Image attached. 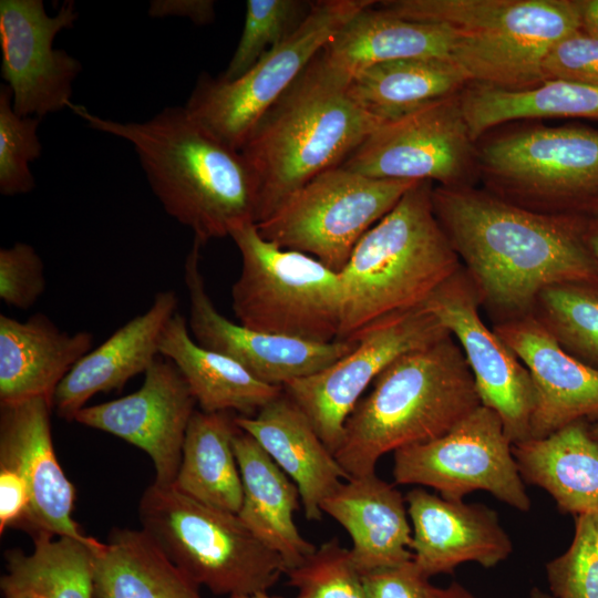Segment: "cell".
Returning a JSON list of instances; mask_svg holds the SVG:
<instances>
[{
  "mask_svg": "<svg viewBox=\"0 0 598 598\" xmlns=\"http://www.w3.org/2000/svg\"><path fill=\"white\" fill-rule=\"evenodd\" d=\"M434 214L495 322L534 312L551 286L598 281L584 214L546 213L467 185L437 186Z\"/></svg>",
  "mask_w": 598,
  "mask_h": 598,
  "instance_id": "1",
  "label": "cell"
},
{
  "mask_svg": "<svg viewBox=\"0 0 598 598\" xmlns=\"http://www.w3.org/2000/svg\"><path fill=\"white\" fill-rule=\"evenodd\" d=\"M90 127L130 142L164 210L202 245L255 223L258 187L241 153L217 138L183 106L143 122H118L70 107Z\"/></svg>",
  "mask_w": 598,
  "mask_h": 598,
  "instance_id": "2",
  "label": "cell"
},
{
  "mask_svg": "<svg viewBox=\"0 0 598 598\" xmlns=\"http://www.w3.org/2000/svg\"><path fill=\"white\" fill-rule=\"evenodd\" d=\"M321 51L259 118L239 151L257 182L256 224L312 178L340 166L383 123L351 99V75L330 65Z\"/></svg>",
  "mask_w": 598,
  "mask_h": 598,
  "instance_id": "3",
  "label": "cell"
},
{
  "mask_svg": "<svg viewBox=\"0 0 598 598\" xmlns=\"http://www.w3.org/2000/svg\"><path fill=\"white\" fill-rule=\"evenodd\" d=\"M481 403L451 336L396 358L350 414L334 456L349 477L375 473L386 453L436 439Z\"/></svg>",
  "mask_w": 598,
  "mask_h": 598,
  "instance_id": "4",
  "label": "cell"
},
{
  "mask_svg": "<svg viewBox=\"0 0 598 598\" xmlns=\"http://www.w3.org/2000/svg\"><path fill=\"white\" fill-rule=\"evenodd\" d=\"M432 183L417 182L357 244L339 272L338 340H352L391 315L422 303L461 267L432 205Z\"/></svg>",
  "mask_w": 598,
  "mask_h": 598,
  "instance_id": "5",
  "label": "cell"
},
{
  "mask_svg": "<svg viewBox=\"0 0 598 598\" xmlns=\"http://www.w3.org/2000/svg\"><path fill=\"white\" fill-rule=\"evenodd\" d=\"M385 12L442 23L454 33L452 60L470 84L509 91L544 83L543 62L563 38L580 31L577 0H393Z\"/></svg>",
  "mask_w": 598,
  "mask_h": 598,
  "instance_id": "6",
  "label": "cell"
},
{
  "mask_svg": "<svg viewBox=\"0 0 598 598\" xmlns=\"http://www.w3.org/2000/svg\"><path fill=\"white\" fill-rule=\"evenodd\" d=\"M142 530L197 586L219 596L268 591L282 558L235 513L204 504L174 484L153 483L138 503Z\"/></svg>",
  "mask_w": 598,
  "mask_h": 598,
  "instance_id": "7",
  "label": "cell"
},
{
  "mask_svg": "<svg viewBox=\"0 0 598 598\" xmlns=\"http://www.w3.org/2000/svg\"><path fill=\"white\" fill-rule=\"evenodd\" d=\"M229 237L241 258L231 287L238 323L313 342L338 340L343 303L339 272L307 254L268 241L255 223L235 227Z\"/></svg>",
  "mask_w": 598,
  "mask_h": 598,
  "instance_id": "8",
  "label": "cell"
},
{
  "mask_svg": "<svg viewBox=\"0 0 598 598\" xmlns=\"http://www.w3.org/2000/svg\"><path fill=\"white\" fill-rule=\"evenodd\" d=\"M372 0L313 1L301 25L233 81L200 74L184 106L206 130L240 151L267 110L307 65Z\"/></svg>",
  "mask_w": 598,
  "mask_h": 598,
  "instance_id": "9",
  "label": "cell"
},
{
  "mask_svg": "<svg viewBox=\"0 0 598 598\" xmlns=\"http://www.w3.org/2000/svg\"><path fill=\"white\" fill-rule=\"evenodd\" d=\"M416 183L372 178L337 166L312 178L256 225L268 241L340 272L361 238Z\"/></svg>",
  "mask_w": 598,
  "mask_h": 598,
  "instance_id": "10",
  "label": "cell"
},
{
  "mask_svg": "<svg viewBox=\"0 0 598 598\" xmlns=\"http://www.w3.org/2000/svg\"><path fill=\"white\" fill-rule=\"evenodd\" d=\"M477 164L503 196L520 206L584 215L598 208V131L561 126L515 132L485 144Z\"/></svg>",
  "mask_w": 598,
  "mask_h": 598,
  "instance_id": "11",
  "label": "cell"
},
{
  "mask_svg": "<svg viewBox=\"0 0 598 598\" xmlns=\"http://www.w3.org/2000/svg\"><path fill=\"white\" fill-rule=\"evenodd\" d=\"M512 446L499 415L480 405L445 434L393 452L394 483L432 487L448 499L486 491L526 513L532 502Z\"/></svg>",
  "mask_w": 598,
  "mask_h": 598,
  "instance_id": "12",
  "label": "cell"
},
{
  "mask_svg": "<svg viewBox=\"0 0 598 598\" xmlns=\"http://www.w3.org/2000/svg\"><path fill=\"white\" fill-rule=\"evenodd\" d=\"M448 334L422 306L391 315L352 339L358 344L350 352L313 374L286 383L283 392L336 454L346 423L370 383L400 355Z\"/></svg>",
  "mask_w": 598,
  "mask_h": 598,
  "instance_id": "13",
  "label": "cell"
},
{
  "mask_svg": "<svg viewBox=\"0 0 598 598\" xmlns=\"http://www.w3.org/2000/svg\"><path fill=\"white\" fill-rule=\"evenodd\" d=\"M473 143L460 92L384 121L340 166L372 178L462 186Z\"/></svg>",
  "mask_w": 598,
  "mask_h": 598,
  "instance_id": "14",
  "label": "cell"
},
{
  "mask_svg": "<svg viewBox=\"0 0 598 598\" xmlns=\"http://www.w3.org/2000/svg\"><path fill=\"white\" fill-rule=\"evenodd\" d=\"M477 291L461 267L422 303L457 341L481 403L495 411L512 444L529 439L535 406L532 378L480 313Z\"/></svg>",
  "mask_w": 598,
  "mask_h": 598,
  "instance_id": "15",
  "label": "cell"
},
{
  "mask_svg": "<svg viewBox=\"0 0 598 598\" xmlns=\"http://www.w3.org/2000/svg\"><path fill=\"white\" fill-rule=\"evenodd\" d=\"M74 1L66 0L49 16L42 0L0 1L1 75L21 116H43L71 107L72 84L81 62L54 49V38L75 24Z\"/></svg>",
  "mask_w": 598,
  "mask_h": 598,
  "instance_id": "16",
  "label": "cell"
},
{
  "mask_svg": "<svg viewBox=\"0 0 598 598\" xmlns=\"http://www.w3.org/2000/svg\"><path fill=\"white\" fill-rule=\"evenodd\" d=\"M202 244L194 239L184 264L188 329L202 347L235 360L260 381L283 386L313 374L350 352L358 340L328 343L260 332L236 323L214 306L200 268Z\"/></svg>",
  "mask_w": 598,
  "mask_h": 598,
  "instance_id": "17",
  "label": "cell"
},
{
  "mask_svg": "<svg viewBox=\"0 0 598 598\" xmlns=\"http://www.w3.org/2000/svg\"><path fill=\"white\" fill-rule=\"evenodd\" d=\"M196 400L176 365L157 358L141 388L109 402L86 405L73 421L117 436L152 460L159 485H173Z\"/></svg>",
  "mask_w": 598,
  "mask_h": 598,
  "instance_id": "18",
  "label": "cell"
},
{
  "mask_svg": "<svg viewBox=\"0 0 598 598\" xmlns=\"http://www.w3.org/2000/svg\"><path fill=\"white\" fill-rule=\"evenodd\" d=\"M52 408L48 398L1 405L0 465L17 471L27 484L30 511L24 529L33 537H69L99 549L103 543L82 533L72 518L75 489L54 452Z\"/></svg>",
  "mask_w": 598,
  "mask_h": 598,
  "instance_id": "19",
  "label": "cell"
},
{
  "mask_svg": "<svg viewBox=\"0 0 598 598\" xmlns=\"http://www.w3.org/2000/svg\"><path fill=\"white\" fill-rule=\"evenodd\" d=\"M492 328L532 378L535 406L529 439L598 417V369L564 349L534 312L495 322Z\"/></svg>",
  "mask_w": 598,
  "mask_h": 598,
  "instance_id": "20",
  "label": "cell"
},
{
  "mask_svg": "<svg viewBox=\"0 0 598 598\" xmlns=\"http://www.w3.org/2000/svg\"><path fill=\"white\" fill-rule=\"evenodd\" d=\"M412 527L413 561L429 579L452 574L466 561L497 566L513 551V543L492 508L448 499L422 487L405 496Z\"/></svg>",
  "mask_w": 598,
  "mask_h": 598,
  "instance_id": "21",
  "label": "cell"
},
{
  "mask_svg": "<svg viewBox=\"0 0 598 598\" xmlns=\"http://www.w3.org/2000/svg\"><path fill=\"white\" fill-rule=\"evenodd\" d=\"M177 306L174 290L158 291L145 312L82 357L55 389L52 405L58 415L73 421L95 394L120 390L135 375L145 373L161 355L162 337Z\"/></svg>",
  "mask_w": 598,
  "mask_h": 598,
  "instance_id": "22",
  "label": "cell"
},
{
  "mask_svg": "<svg viewBox=\"0 0 598 598\" xmlns=\"http://www.w3.org/2000/svg\"><path fill=\"white\" fill-rule=\"evenodd\" d=\"M235 421L296 484L305 517L321 520L323 501L349 476L300 408L282 391L255 415Z\"/></svg>",
  "mask_w": 598,
  "mask_h": 598,
  "instance_id": "23",
  "label": "cell"
},
{
  "mask_svg": "<svg viewBox=\"0 0 598 598\" xmlns=\"http://www.w3.org/2000/svg\"><path fill=\"white\" fill-rule=\"evenodd\" d=\"M321 511L349 534L351 558L361 575L413 558L405 497L375 473L346 480Z\"/></svg>",
  "mask_w": 598,
  "mask_h": 598,
  "instance_id": "24",
  "label": "cell"
},
{
  "mask_svg": "<svg viewBox=\"0 0 598 598\" xmlns=\"http://www.w3.org/2000/svg\"><path fill=\"white\" fill-rule=\"evenodd\" d=\"M89 331L61 330L44 313L25 321L0 315V405L53 399L73 365L93 349Z\"/></svg>",
  "mask_w": 598,
  "mask_h": 598,
  "instance_id": "25",
  "label": "cell"
},
{
  "mask_svg": "<svg viewBox=\"0 0 598 598\" xmlns=\"http://www.w3.org/2000/svg\"><path fill=\"white\" fill-rule=\"evenodd\" d=\"M233 444L243 484L237 515L261 543L282 558L288 571L317 549L295 523L293 514L301 503L299 491L249 434L239 429Z\"/></svg>",
  "mask_w": 598,
  "mask_h": 598,
  "instance_id": "26",
  "label": "cell"
},
{
  "mask_svg": "<svg viewBox=\"0 0 598 598\" xmlns=\"http://www.w3.org/2000/svg\"><path fill=\"white\" fill-rule=\"evenodd\" d=\"M512 451L523 481L545 489L561 514H598V440L586 420Z\"/></svg>",
  "mask_w": 598,
  "mask_h": 598,
  "instance_id": "27",
  "label": "cell"
},
{
  "mask_svg": "<svg viewBox=\"0 0 598 598\" xmlns=\"http://www.w3.org/2000/svg\"><path fill=\"white\" fill-rule=\"evenodd\" d=\"M185 379L200 411L252 416L282 393L229 357L199 346L178 312L167 323L159 347Z\"/></svg>",
  "mask_w": 598,
  "mask_h": 598,
  "instance_id": "28",
  "label": "cell"
},
{
  "mask_svg": "<svg viewBox=\"0 0 598 598\" xmlns=\"http://www.w3.org/2000/svg\"><path fill=\"white\" fill-rule=\"evenodd\" d=\"M374 6L359 12L322 49L330 65L352 75L393 60L450 59L455 39L450 27L402 19Z\"/></svg>",
  "mask_w": 598,
  "mask_h": 598,
  "instance_id": "29",
  "label": "cell"
},
{
  "mask_svg": "<svg viewBox=\"0 0 598 598\" xmlns=\"http://www.w3.org/2000/svg\"><path fill=\"white\" fill-rule=\"evenodd\" d=\"M141 529H113L93 550L94 598H203Z\"/></svg>",
  "mask_w": 598,
  "mask_h": 598,
  "instance_id": "30",
  "label": "cell"
},
{
  "mask_svg": "<svg viewBox=\"0 0 598 598\" xmlns=\"http://www.w3.org/2000/svg\"><path fill=\"white\" fill-rule=\"evenodd\" d=\"M465 73L450 59L412 58L378 63L350 78L348 93L383 122L463 91Z\"/></svg>",
  "mask_w": 598,
  "mask_h": 598,
  "instance_id": "31",
  "label": "cell"
},
{
  "mask_svg": "<svg viewBox=\"0 0 598 598\" xmlns=\"http://www.w3.org/2000/svg\"><path fill=\"white\" fill-rule=\"evenodd\" d=\"M238 430L229 412L195 411L174 485L204 504L238 514L243 484L233 444Z\"/></svg>",
  "mask_w": 598,
  "mask_h": 598,
  "instance_id": "32",
  "label": "cell"
},
{
  "mask_svg": "<svg viewBox=\"0 0 598 598\" xmlns=\"http://www.w3.org/2000/svg\"><path fill=\"white\" fill-rule=\"evenodd\" d=\"M461 105L472 140L499 124L543 117L598 121V86L546 81L535 87L509 91L471 84L461 92Z\"/></svg>",
  "mask_w": 598,
  "mask_h": 598,
  "instance_id": "33",
  "label": "cell"
},
{
  "mask_svg": "<svg viewBox=\"0 0 598 598\" xmlns=\"http://www.w3.org/2000/svg\"><path fill=\"white\" fill-rule=\"evenodd\" d=\"M34 538L30 554L10 550L6 554L2 594L24 592L38 598H94L93 550L69 537Z\"/></svg>",
  "mask_w": 598,
  "mask_h": 598,
  "instance_id": "34",
  "label": "cell"
},
{
  "mask_svg": "<svg viewBox=\"0 0 598 598\" xmlns=\"http://www.w3.org/2000/svg\"><path fill=\"white\" fill-rule=\"evenodd\" d=\"M534 315L564 349L598 369V281L544 289Z\"/></svg>",
  "mask_w": 598,
  "mask_h": 598,
  "instance_id": "35",
  "label": "cell"
},
{
  "mask_svg": "<svg viewBox=\"0 0 598 598\" xmlns=\"http://www.w3.org/2000/svg\"><path fill=\"white\" fill-rule=\"evenodd\" d=\"M313 1L248 0L244 28L226 71L233 81L245 74L268 50L288 39L303 22Z\"/></svg>",
  "mask_w": 598,
  "mask_h": 598,
  "instance_id": "36",
  "label": "cell"
},
{
  "mask_svg": "<svg viewBox=\"0 0 598 598\" xmlns=\"http://www.w3.org/2000/svg\"><path fill=\"white\" fill-rule=\"evenodd\" d=\"M41 118L21 116L12 107V93L0 86V193L14 196L30 193L35 181L30 163L41 156L38 136Z\"/></svg>",
  "mask_w": 598,
  "mask_h": 598,
  "instance_id": "37",
  "label": "cell"
},
{
  "mask_svg": "<svg viewBox=\"0 0 598 598\" xmlns=\"http://www.w3.org/2000/svg\"><path fill=\"white\" fill-rule=\"evenodd\" d=\"M296 598H367L350 549L337 538L321 544L302 564L286 573Z\"/></svg>",
  "mask_w": 598,
  "mask_h": 598,
  "instance_id": "38",
  "label": "cell"
},
{
  "mask_svg": "<svg viewBox=\"0 0 598 598\" xmlns=\"http://www.w3.org/2000/svg\"><path fill=\"white\" fill-rule=\"evenodd\" d=\"M573 540L546 565L553 598H598V514L575 516Z\"/></svg>",
  "mask_w": 598,
  "mask_h": 598,
  "instance_id": "39",
  "label": "cell"
},
{
  "mask_svg": "<svg viewBox=\"0 0 598 598\" xmlns=\"http://www.w3.org/2000/svg\"><path fill=\"white\" fill-rule=\"evenodd\" d=\"M44 265L27 243L0 249V298L17 309L31 308L45 290Z\"/></svg>",
  "mask_w": 598,
  "mask_h": 598,
  "instance_id": "40",
  "label": "cell"
},
{
  "mask_svg": "<svg viewBox=\"0 0 598 598\" xmlns=\"http://www.w3.org/2000/svg\"><path fill=\"white\" fill-rule=\"evenodd\" d=\"M542 70L544 82L598 86V39L581 30L563 38L547 53Z\"/></svg>",
  "mask_w": 598,
  "mask_h": 598,
  "instance_id": "41",
  "label": "cell"
},
{
  "mask_svg": "<svg viewBox=\"0 0 598 598\" xmlns=\"http://www.w3.org/2000/svg\"><path fill=\"white\" fill-rule=\"evenodd\" d=\"M367 598H429V578L413 559L362 574Z\"/></svg>",
  "mask_w": 598,
  "mask_h": 598,
  "instance_id": "42",
  "label": "cell"
},
{
  "mask_svg": "<svg viewBox=\"0 0 598 598\" xmlns=\"http://www.w3.org/2000/svg\"><path fill=\"white\" fill-rule=\"evenodd\" d=\"M30 511V495L22 476L0 465V533L7 528L25 527Z\"/></svg>",
  "mask_w": 598,
  "mask_h": 598,
  "instance_id": "43",
  "label": "cell"
},
{
  "mask_svg": "<svg viewBox=\"0 0 598 598\" xmlns=\"http://www.w3.org/2000/svg\"><path fill=\"white\" fill-rule=\"evenodd\" d=\"M153 18L183 17L196 24H209L215 19V2L212 0H154L148 8Z\"/></svg>",
  "mask_w": 598,
  "mask_h": 598,
  "instance_id": "44",
  "label": "cell"
},
{
  "mask_svg": "<svg viewBox=\"0 0 598 598\" xmlns=\"http://www.w3.org/2000/svg\"><path fill=\"white\" fill-rule=\"evenodd\" d=\"M581 31L598 39V0H577Z\"/></svg>",
  "mask_w": 598,
  "mask_h": 598,
  "instance_id": "45",
  "label": "cell"
},
{
  "mask_svg": "<svg viewBox=\"0 0 598 598\" xmlns=\"http://www.w3.org/2000/svg\"><path fill=\"white\" fill-rule=\"evenodd\" d=\"M429 598H477L471 594L467 589L457 582H453L445 588L435 587L430 585Z\"/></svg>",
  "mask_w": 598,
  "mask_h": 598,
  "instance_id": "46",
  "label": "cell"
},
{
  "mask_svg": "<svg viewBox=\"0 0 598 598\" xmlns=\"http://www.w3.org/2000/svg\"><path fill=\"white\" fill-rule=\"evenodd\" d=\"M586 240L587 245L598 262V210L586 215Z\"/></svg>",
  "mask_w": 598,
  "mask_h": 598,
  "instance_id": "47",
  "label": "cell"
},
{
  "mask_svg": "<svg viewBox=\"0 0 598 598\" xmlns=\"http://www.w3.org/2000/svg\"><path fill=\"white\" fill-rule=\"evenodd\" d=\"M229 598H282V597L269 595L268 591H259V592L249 594V595L231 596Z\"/></svg>",
  "mask_w": 598,
  "mask_h": 598,
  "instance_id": "48",
  "label": "cell"
},
{
  "mask_svg": "<svg viewBox=\"0 0 598 598\" xmlns=\"http://www.w3.org/2000/svg\"><path fill=\"white\" fill-rule=\"evenodd\" d=\"M528 598H553L550 594H547L538 588H534Z\"/></svg>",
  "mask_w": 598,
  "mask_h": 598,
  "instance_id": "49",
  "label": "cell"
},
{
  "mask_svg": "<svg viewBox=\"0 0 598 598\" xmlns=\"http://www.w3.org/2000/svg\"><path fill=\"white\" fill-rule=\"evenodd\" d=\"M3 597L4 598H38L33 595L24 594V592H6L3 594Z\"/></svg>",
  "mask_w": 598,
  "mask_h": 598,
  "instance_id": "50",
  "label": "cell"
},
{
  "mask_svg": "<svg viewBox=\"0 0 598 598\" xmlns=\"http://www.w3.org/2000/svg\"><path fill=\"white\" fill-rule=\"evenodd\" d=\"M591 434L598 440V417L596 421L590 425Z\"/></svg>",
  "mask_w": 598,
  "mask_h": 598,
  "instance_id": "51",
  "label": "cell"
},
{
  "mask_svg": "<svg viewBox=\"0 0 598 598\" xmlns=\"http://www.w3.org/2000/svg\"><path fill=\"white\" fill-rule=\"evenodd\" d=\"M596 210H598V208H597ZM594 212H595V210H594ZM591 213H592V212H591ZM589 214H590V213H589Z\"/></svg>",
  "mask_w": 598,
  "mask_h": 598,
  "instance_id": "52",
  "label": "cell"
}]
</instances>
